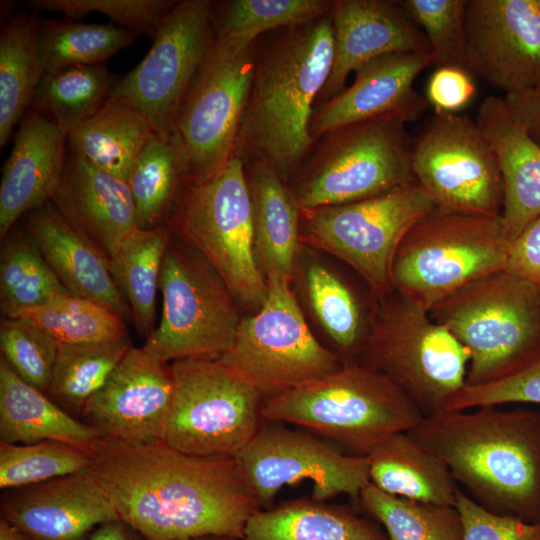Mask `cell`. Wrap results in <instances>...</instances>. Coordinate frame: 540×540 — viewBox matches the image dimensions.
<instances>
[{
  "instance_id": "c3c4849f",
  "label": "cell",
  "mask_w": 540,
  "mask_h": 540,
  "mask_svg": "<svg viewBox=\"0 0 540 540\" xmlns=\"http://www.w3.org/2000/svg\"><path fill=\"white\" fill-rule=\"evenodd\" d=\"M455 507L462 521L463 540H540V523L494 513L461 489Z\"/></svg>"
},
{
  "instance_id": "60d3db41",
  "label": "cell",
  "mask_w": 540,
  "mask_h": 540,
  "mask_svg": "<svg viewBox=\"0 0 540 540\" xmlns=\"http://www.w3.org/2000/svg\"><path fill=\"white\" fill-rule=\"evenodd\" d=\"M305 290L316 319L339 349L360 353L368 327L350 288L328 267L312 263L305 272Z\"/></svg>"
},
{
  "instance_id": "8992f818",
  "label": "cell",
  "mask_w": 540,
  "mask_h": 540,
  "mask_svg": "<svg viewBox=\"0 0 540 540\" xmlns=\"http://www.w3.org/2000/svg\"><path fill=\"white\" fill-rule=\"evenodd\" d=\"M382 298L359 363L389 378L424 417L445 410L466 386L468 350L429 312L396 291Z\"/></svg>"
},
{
  "instance_id": "5bb4252c",
  "label": "cell",
  "mask_w": 540,
  "mask_h": 540,
  "mask_svg": "<svg viewBox=\"0 0 540 540\" xmlns=\"http://www.w3.org/2000/svg\"><path fill=\"white\" fill-rule=\"evenodd\" d=\"M435 208L415 181L352 203L301 211L302 237L351 266L382 298L392 293V266L409 230Z\"/></svg>"
},
{
  "instance_id": "816d5d0a",
  "label": "cell",
  "mask_w": 540,
  "mask_h": 540,
  "mask_svg": "<svg viewBox=\"0 0 540 540\" xmlns=\"http://www.w3.org/2000/svg\"><path fill=\"white\" fill-rule=\"evenodd\" d=\"M504 97L516 112L529 136L540 146V83Z\"/></svg>"
},
{
  "instance_id": "4316f807",
  "label": "cell",
  "mask_w": 540,
  "mask_h": 540,
  "mask_svg": "<svg viewBox=\"0 0 540 540\" xmlns=\"http://www.w3.org/2000/svg\"><path fill=\"white\" fill-rule=\"evenodd\" d=\"M45 440L75 446L93 457L105 439L101 432L71 416L44 392L22 380L0 358V442L32 444Z\"/></svg>"
},
{
  "instance_id": "7dc6e473",
  "label": "cell",
  "mask_w": 540,
  "mask_h": 540,
  "mask_svg": "<svg viewBox=\"0 0 540 540\" xmlns=\"http://www.w3.org/2000/svg\"><path fill=\"white\" fill-rule=\"evenodd\" d=\"M540 404V352L495 381L465 386L445 410H467L485 405Z\"/></svg>"
},
{
  "instance_id": "8d00e7d4",
  "label": "cell",
  "mask_w": 540,
  "mask_h": 540,
  "mask_svg": "<svg viewBox=\"0 0 540 540\" xmlns=\"http://www.w3.org/2000/svg\"><path fill=\"white\" fill-rule=\"evenodd\" d=\"M139 35L113 24L40 18L38 51L44 74L77 65L106 63Z\"/></svg>"
},
{
  "instance_id": "52a82bcc",
  "label": "cell",
  "mask_w": 540,
  "mask_h": 540,
  "mask_svg": "<svg viewBox=\"0 0 540 540\" xmlns=\"http://www.w3.org/2000/svg\"><path fill=\"white\" fill-rule=\"evenodd\" d=\"M509 242L501 216L435 207L401 242L392 266L393 290L429 312L469 283L504 270Z\"/></svg>"
},
{
  "instance_id": "ee69618b",
  "label": "cell",
  "mask_w": 540,
  "mask_h": 540,
  "mask_svg": "<svg viewBox=\"0 0 540 540\" xmlns=\"http://www.w3.org/2000/svg\"><path fill=\"white\" fill-rule=\"evenodd\" d=\"M394 2L423 28L430 45L433 66L459 67L466 70L468 0Z\"/></svg>"
},
{
  "instance_id": "ac0fdd59",
  "label": "cell",
  "mask_w": 540,
  "mask_h": 540,
  "mask_svg": "<svg viewBox=\"0 0 540 540\" xmlns=\"http://www.w3.org/2000/svg\"><path fill=\"white\" fill-rule=\"evenodd\" d=\"M467 67L505 95L540 83V0H468Z\"/></svg>"
},
{
  "instance_id": "277c9868",
  "label": "cell",
  "mask_w": 540,
  "mask_h": 540,
  "mask_svg": "<svg viewBox=\"0 0 540 540\" xmlns=\"http://www.w3.org/2000/svg\"><path fill=\"white\" fill-rule=\"evenodd\" d=\"M261 417L300 426L364 456L385 437L410 431L424 416L385 375L346 361L328 376L267 397Z\"/></svg>"
},
{
  "instance_id": "3957f363",
  "label": "cell",
  "mask_w": 540,
  "mask_h": 540,
  "mask_svg": "<svg viewBox=\"0 0 540 540\" xmlns=\"http://www.w3.org/2000/svg\"><path fill=\"white\" fill-rule=\"evenodd\" d=\"M331 17L295 27L257 61L249 103L234 156L267 163L285 182L299 167L314 137L313 102L332 66Z\"/></svg>"
},
{
  "instance_id": "b9f144b4",
  "label": "cell",
  "mask_w": 540,
  "mask_h": 540,
  "mask_svg": "<svg viewBox=\"0 0 540 540\" xmlns=\"http://www.w3.org/2000/svg\"><path fill=\"white\" fill-rule=\"evenodd\" d=\"M94 457L66 443L0 442V488L14 489L90 470Z\"/></svg>"
},
{
  "instance_id": "ba28073f",
  "label": "cell",
  "mask_w": 540,
  "mask_h": 540,
  "mask_svg": "<svg viewBox=\"0 0 540 540\" xmlns=\"http://www.w3.org/2000/svg\"><path fill=\"white\" fill-rule=\"evenodd\" d=\"M166 226L213 266L237 303L261 308L267 282L255 257L253 208L240 157L208 180H185Z\"/></svg>"
},
{
  "instance_id": "d6986e66",
  "label": "cell",
  "mask_w": 540,
  "mask_h": 540,
  "mask_svg": "<svg viewBox=\"0 0 540 540\" xmlns=\"http://www.w3.org/2000/svg\"><path fill=\"white\" fill-rule=\"evenodd\" d=\"M172 366L133 347L104 386L85 404L80 420L111 442L136 445L161 440L173 396Z\"/></svg>"
},
{
  "instance_id": "6da1fadb",
  "label": "cell",
  "mask_w": 540,
  "mask_h": 540,
  "mask_svg": "<svg viewBox=\"0 0 540 540\" xmlns=\"http://www.w3.org/2000/svg\"><path fill=\"white\" fill-rule=\"evenodd\" d=\"M91 471L119 518L143 540H238L261 509L235 458L189 455L161 440H105Z\"/></svg>"
},
{
  "instance_id": "11a10c76",
  "label": "cell",
  "mask_w": 540,
  "mask_h": 540,
  "mask_svg": "<svg viewBox=\"0 0 540 540\" xmlns=\"http://www.w3.org/2000/svg\"><path fill=\"white\" fill-rule=\"evenodd\" d=\"M192 540H235V539L230 538V537H223V536H207V537H201V538H196Z\"/></svg>"
},
{
  "instance_id": "f907efd6",
  "label": "cell",
  "mask_w": 540,
  "mask_h": 540,
  "mask_svg": "<svg viewBox=\"0 0 540 540\" xmlns=\"http://www.w3.org/2000/svg\"><path fill=\"white\" fill-rule=\"evenodd\" d=\"M504 270L540 289V215L510 240Z\"/></svg>"
},
{
  "instance_id": "30bf717a",
  "label": "cell",
  "mask_w": 540,
  "mask_h": 540,
  "mask_svg": "<svg viewBox=\"0 0 540 540\" xmlns=\"http://www.w3.org/2000/svg\"><path fill=\"white\" fill-rule=\"evenodd\" d=\"M256 64L254 43L215 34L175 123L187 181L210 179L234 156Z\"/></svg>"
},
{
  "instance_id": "8fae6325",
  "label": "cell",
  "mask_w": 540,
  "mask_h": 540,
  "mask_svg": "<svg viewBox=\"0 0 540 540\" xmlns=\"http://www.w3.org/2000/svg\"><path fill=\"white\" fill-rule=\"evenodd\" d=\"M161 320L142 346L169 362L219 358L232 345L241 318L237 302L213 266L172 236L162 262Z\"/></svg>"
},
{
  "instance_id": "f6af8a7d",
  "label": "cell",
  "mask_w": 540,
  "mask_h": 540,
  "mask_svg": "<svg viewBox=\"0 0 540 540\" xmlns=\"http://www.w3.org/2000/svg\"><path fill=\"white\" fill-rule=\"evenodd\" d=\"M58 346L55 338L28 319H1V357L22 380L45 394L50 385Z\"/></svg>"
},
{
  "instance_id": "7a4b0ae2",
  "label": "cell",
  "mask_w": 540,
  "mask_h": 540,
  "mask_svg": "<svg viewBox=\"0 0 540 540\" xmlns=\"http://www.w3.org/2000/svg\"><path fill=\"white\" fill-rule=\"evenodd\" d=\"M408 434L486 509L540 523V411L485 405L423 417Z\"/></svg>"
},
{
  "instance_id": "4fadbf2b",
  "label": "cell",
  "mask_w": 540,
  "mask_h": 540,
  "mask_svg": "<svg viewBox=\"0 0 540 540\" xmlns=\"http://www.w3.org/2000/svg\"><path fill=\"white\" fill-rule=\"evenodd\" d=\"M291 279L266 276L267 297L252 316L241 318L231 347L219 358L271 397L339 370L340 356L321 345L309 329Z\"/></svg>"
},
{
  "instance_id": "603a6c76",
  "label": "cell",
  "mask_w": 540,
  "mask_h": 540,
  "mask_svg": "<svg viewBox=\"0 0 540 540\" xmlns=\"http://www.w3.org/2000/svg\"><path fill=\"white\" fill-rule=\"evenodd\" d=\"M51 202L76 231L108 258L137 227L128 184L97 168L71 148Z\"/></svg>"
},
{
  "instance_id": "74e56055",
  "label": "cell",
  "mask_w": 540,
  "mask_h": 540,
  "mask_svg": "<svg viewBox=\"0 0 540 540\" xmlns=\"http://www.w3.org/2000/svg\"><path fill=\"white\" fill-rule=\"evenodd\" d=\"M131 346L128 338L105 343H59L46 395L80 420L87 401L104 386Z\"/></svg>"
},
{
  "instance_id": "f5cc1de1",
  "label": "cell",
  "mask_w": 540,
  "mask_h": 540,
  "mask_svg": "<svg viewBox=\"0 0 540 540\" xmlns=\"http://www.w3.org/2000/svg\"><path fill=\"white\" fill-rule=\"evenodd\" d=\"M135 533L122 520H115L99 525L83 540H137Z\"/></svg>"
},
{
  "instance_id": "836d02e7",
  "label": "cell",
  "mask_w": 540,
  "mask_h": 540,
  "mask_svg": "<svg viewBox=\"0 0 540 540\" xmlns=\"http://www.w3.org/2000/svg\"><path fill=\"white\" fill-rule=\"evenodd\" d=\"M186 180V164L176 134L164 140L152 133L128 179L137 227L166 226Z\"/></svg>"
},
{
  "instance_id": "5b68a950",
  "label": "cell",
  "mask_w": 540,
  "mask_h": 540,
  "mask_svg": "<svg viewBox=\"0 0 540 540\" xmlns=\"http://www.w3.org/2000/svg\"><path fill=\"white\" fill-rule=\"evenodd\" d=\"M429 315L468 350L466 386L502 378L540 352V289L505 270L469 283Z\"/></svg>"
},
{
  "instance_id": "f1b7e54d",
  "label": "cell",
  "mask_w": 540,
  "mask_h": 540,
  "mask_svg": "<svg viewBox=\"0 0 540 540\" xmlns=\"http://www.w3.org/2000/svg\"><path fill=\"white\" fill-rule=\"evenodd\" d=\"M254 225V251L263 275L292 278L301 239V210L285 182L262 160L246 170Z\"/></svg>"
},
{
  "instance_id": "83f0119b",
  "label": "cell",
  "mask_w": 540,
  "mask_h": 540,
  "mask_svg": "<svg viewBox=\"0 0 540 540\" xmlns=\"http://www.w3.org/2000/svg\"><path fill=\"white\" fill-rule=\"evenodd\" d=\"M364 456L369 480L380 490L409 500L455 506L460 488L450 469L408 432L385 437Z\"/></svg>"
},
{
  "instance_id": "e575fe53",
  "label": "cell",
  "mask_w": 540,
  "mask_h": 540,
  "mask_svg": "<svg viewBox=\"0 0 540 540\" xmlns=\"http://www.w3.org/2000/svg\"><path fill=\"white\" fill-rule=\"evenodd\" d=\"M116 80L106 63L44 74L29 109L42 114L68 136L98 112Z\"/></svg>"
},
{
  "instance_id": "f35d334b",
  "label": "cell",
  "mask_w": 540,
  "mask_h": 540,
  "mask_svg": "<svg viewBox=\"0 0 540 540\" xmlns=\"http://www.w3.org/2000/svg\"><path fill=\"white\" fill-rule=\"evenodd\" d=\"M368 518L390 540H463V526L455 506L424 503L388 494L370 481L357 497Z\"/></svg>"
},
{
  "instance_id": "db71d44e",
  "label": "cell",
  "mask_w": 540,
  "mask_h": 540,
  "mask_svg": "<svg viewBox=\"0 0 540 540\" xmlns=\"http://www.w3.org/2000/svg\"><path fill=\"white\" fill-rule=\"evenodd\" d=\"M0 540H29L18 528L7 520L0 519Z\"/></svg>"
},
{
  "instance_id": "cb8c5ba5",
  "label": "cell",
  "mask_w": 540,
  "mask_h": 540,
  "mask_svg": "<svg viewBox=\"0 0 540 540\" xmlns=\"http://www.w3.org/2000/svg\"><path fill=\"white\" fill-rule=\"evenodd\" d=\"M67 136L29 109L19 122L0 183V237L17 220L50 202L62 176Z\"/></svg>"
},
{
  "instance_id": "681fc988",
  "label": "cell",
  "mask_w": 540,
  "mask_h": 540,
  "mask_svg": "<svg viewBox=\"0 0 540 540\" xmlns=\"http://www.w3.org/2000/svg\"><path fill=\"white\" fill-rule=\"evenodd\" d=\"M473 77L459 67H439L430 76L426 99L435 113H455L468 105L476 88Z\"/></svg>"
},
{
  "instance_id": "484cf974",
  "label": "cell",
  "mask_w": 540,
  "mask_h": 540,
  "mask_svg": "<svg viewBox=\"0 0 540 540\" xmlns=\"http://www.w3.org/2000/svg\"><path fill=\"white\" fill-rule=\"evenodd\" d=\"M23 223L72 295L102 303L132 321L130 306L111 274L109 258L76 231L51 201L27 213Z\"/></svg>"
},
{
  "instance_id": "ab89813d",
  "label": "cell",
  "mask_w": 540,
  "mask_h": 540,
  "mask_svg": "<svg viewBox=\"0 0 540 540\" xmlns=\"http://www.w3.org/2000/svg\"><path fill=\"white\" fill-rule=\"evenodd\" d=\"M6 318H25L59 343L91 344L128 338L125 319L108 306L71 294Z\"/></svg>"
},
{
  "instance_id": "7c38bea8",
  "label": "cell",
  "mask_w": 540,
  "mask_h": 540,
  "mask_svg": "<svg viewBox=\"0 0 540 540\" xmlns=\"http://www.w3.org/2000/svg\"><path fill=\"white\" fill-rule=\"evenodd\" d=\"M404 125L379 119L329 132L291 190L300 210L361 201L415 182Z\"/></svg>"
},
{
  "instance_id": "d590c367",
  "label": "cell",
  "mask_w": 540,
  "mask_h": 540,
  "mask_svg": "<svg viewBox=\"0 0 540 540\" xmlns=\"http://www.w3.org/2000/svg\"><path fill=\"white\" fill-rule=\"evenodd\" d=\"M3 239L0 257L2 317H11L71 294L48 265L25 227H13Z\"/></svg>"
},
{
  "instance_id": "9a60e30c",
  "label": "cell",
  "mask_w": 540,
  "mask_h": 540,
  "mask_svg": "<svg viewBox=\"0 0 540 540\" xmlns=\"http://www.w3.org/2000/svg\"><path fill=\"white\" fill-rule=\"evenodd\" d=\"M415 181L436 208L497 217L503 206L498 159L476 121L435 113L412 145Z\"/></svg>"
},
{
  "instance_id": "7402d4cb",
  "label": "cell",
  "mask_w": 540,
  "mask_h": 540,
  "mask_svg": "<svg viewBox=\"0 0 540 540\" xmlns=\"http://www.w3.org/2000/svg\"><path fill=\"white\" fill-rule=\"evenodd\" d=\"M334 52L321 92L328 100L339 94L348 76L369 61L392 53L430 51L422 30L394 2L337 0L331 4Z\"/></svg>"
},
{
  "instance_id": "4dcf8cb0",
  "label": "cell",
  "mask_w": 540,
  "mask_h": 540,
  "mask_svg": "<svg viewBox=\"0 0 540 540\" xmlns=\"http://www.w3.org/2000/svg\"><path fill=\"white\" fill-rule=\"evenodd\" d=\"M153 129L134 105L109 96L98 112L67 136L70 148L97 168L128 182Z\"/></svg>"
},
{
  "instance_id": "d6a6232c",
  "label": "cell",
  "mask_w": 540,
  "mask_h": 540,
  "mask_svg": "<svg viewBox=\"0 0 540 540\" xmlns=\"http://www.w3.org/2000/svg\"><path fill=\"white\" fill-rule=\"evenodd\" d=\"M173 234L169 227L134 228L109 258L114 281L130 306L141 337L154 328L156 293L163 258Z\"/></svg>"
},
{
  "instance_id": "2e32d148",
  "label": "cell",
  "mask_w": 540,
  "mask_h": 540,
  "mask_svg": "<svg viewBox=\"0 0 540 540\" xmlns=\"http://www.w3.org/2000/svg\"><path fill=\"white\" fill-rule=\"evenodd\" d=\"M214 39L212 2L177 1L161 20L148 53L115 81L109 96L127 100L154 133L171 139L183 98Z\"/></svg>"
},
{
  "instance_id": "f546056e",
  "label": "cell",
  "mask_w": 540,
  "mask_h": 540,
  "mask_svg": "<svg viewBox=\"0 0 540 540\" xmlns=\"http://www.w3.org/2000/svg\"><path fill=\"white\" fill-rule=\"evenodd\" d=\"M238 540L390 539L377 522L350 507L303 497L260 509Z\"/></svg>"
},
{
  "instance_id": "d4e9b609",
  "label": "cell",
  "mask_w": 540,
  "mask_h": 540,
  "mask_svg": "<svg viewBox=\"0 0 540 540\" xmlns=\"http://www.w3.org/2000/svg\"><path fill=\"white\" fill-rule=\"evenodd\" d=\"M475 121L498 159L503 180L501 218L510 241L540 215V146L505 97H486Z\"/></svg>"
},
{
  "instance_id": "9c48e42d",
  "label": "cell",
  "mask_w": 540,
  "mask_h": 540,
  "mask_svg": "<svg viewBox=\"0 0 540 540\" xmlns=\"http://www.w3.org/2000/svg\"><path fill=\"white\" fill-rule=\"evenodd\" d=\"M161 441L183 453L235 458L261 424V393L215 358L173 361Z\"/></svg>"
},
{
  "instance_id": "44dd1931",
  "label": "cell",
  "mask_w": 540,
  "mask_h": 540,
  "mask_svg": "<svg viewBox=\"0 0 540 540\" xmlns=\"http://www.w3.org/2000/svg\"><path fill=\"white\" fill-rule=\"evenodd\" d=\"M432 65L430 51L392 53L359 67L353 83L329 99L312 117L316 139L341 127L369 120H417L428 109L414 88L417 76Z\"/></svg>"
},
{
  "instance_id": "1f68e13d",
  "label": "cell",
  "mask_w": 540,
  "mask_h": 540,
  "mask_svg": "<svg viewBox=\"0 0 540 540\" xmlns=\"http://www.w3.org/2000/svg\"><path fill=\"white\" fill-rule=\"evenodd\" d=\"M40 18L35 11L13 14L0 33V147L29 110L44 75L38 51Z\"/></svg>"
},
{
  "instance_id": "e0dca14e",
  "label": "cell",
  "mask_w": 540,
  "mask_h": 540,
  "mask_svg": "<svg viewBox=\"0 0 540 540\" xmlns=\"http://www.w3.org/2000/svg\"><path fill=\"white\" fill-rule=\"evenodd\" d=\"M235 460L261 509L269 508L282 487L305 480L312 482V498L319 501L339 494L357 499L370 481L365 456L345 455L316 435L279 422L260 424Z\"/></svg>"
},
{
  "instance_id": "7bdbcfd3",
  "label": "cell",
  "mask_w": 540,
  "mask_h": 540,
  "mask_svg": "<svg viewBox=\"0 0 540 540\" xmlns=\"http://www.w3.org/2000/svg\"><path fill=\"white\" fill-rule=\"evenodd\" d=\"M324 0H234L214 18L215 34L254 43L261 33L312 23L331 9Z\"/></svg>"
},
{
  "instance_id": "bcb514c9",
  "label": "cell",
  "mask_w": 540,
  "mask_h": 540,
  "mask_svg": "<svg viewBox=\"0 0 540 540\" xmlns=\"http://www.w3.org/2000/svg\"><path fill=\"white\" fill-rule=\"evenodd\" d=\"M177 1L169 0H29L33 11H59L65 17L78 19L91 12L108 16L123 28L151 38L163 17Z\"/></svg>"
},
{
  "instance_id": "ffe728a7",
  "label": "cell",
  "mask_w": 540,
  "mask_h": 540,
  "mask_svg": "<svg viewBox=\"0 0 540 540\" xmlns=\"http://www.w3.org/2000/svg\"><path fill=\"white\" fill-rule=\"evenodd\" d=\"M0 509L29 540H83L99 525L121 520L91 468L7 489Z\"/></svg>"
}]
</instances>
